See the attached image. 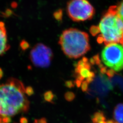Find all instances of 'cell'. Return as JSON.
<instances>
[{"instance_id":"ac0fdd59","label":"cell","mask_w":123,"mask_h":123,"mask_svg":"<svg viewBox=\"0 0 123 123\" xmlns=\"http://www.w3.org/2000/svg\"><path fill=\"white\" fill-rule=\"evenodd\" d=\"M33 123H48V122L45 118H42L41 119H36Z\"/></svg>"},{"instance_id":"6da1fadb","label":"cell","mask_w":123,"mask_h":123,"mask_svg":"<svg viewBox=\"0 0 123 123\" xmlns=\"http://www.w3.org/2000/svg\"><path fill=\"white\" fill-rule=\"evenodd\" d=\"M25 88L21 81L10 78L0 84V117H10L29 109V102L25 96Z\"/></svg>"},{"instance_id":"44dd1931","label":"cell","mask_w":123,"mask_h":123,"mask_svg":"<svg viewBox=\"0 0 123 123\" xmlns=\"http://www.w3.org/2000/svg\"><path fill=\"white\" fill-rule=\"evenodd\" d=\"M82 82V81L78 79H76L74 81L75 84L78 88H79L80 86H81Z\"/></svg>"},{"instance_id":"8992f818","label":"cell","mask_w":123,"mask_h":123,"mask_svg":"<svg viewBox=\"0 0 123 123\" xmlns=\"http://www.w3.org/2000/svg\"><path fill=\"white\" fill-rule=\"evenodd\" d=\"M53 52L50 48L44 44L39 43L31 50L30 59L37 67L46 68L50 65L53 60Z\"/></svg>"},{"instance_id":"d6986e66","label":"cell","mask_w":123,"mask_h":123,"mask_svg":"<svg viewBox=\"0 0 123 123\" xmlns=\"http://www.w3.org/2000/svg\"><path fill=\"white\" fill-rule=\"evenodd\" d=\"M13 14L12 11L10 9H7L5 12L4 15L6 17H9V16H11Z\"/></svg>"},{"instance_id":"2e32d148","label":"cell","mask_w":123,"mask_h":123,"mask_svg":"<svg viewBox=\"0 0 123 123\" xmlns=\"http://www.w3.org/2000/svg\"><path fill=\"white\" fill-rule=\"evenodd\" d=\"M20 47L23 50H25L29 47V44L26 41H22L20 43Z\"/></svg>"},{"instance_id":"ffe728a7","label":"cell","mask_w":123,"mask_h":123,"mask_svg":"<svg viewBox=\"0 0 123 123\" xmlns=\"http://www.w3.org/2000/svg\"><path fill=\"white\" fill-rule=\"evenodd\" d=\"M2 122L4 123H10L12 122V119L8 117H4L2 118Z\"/></svg>"},{"instance_id":"5b68a950","label":"cell","mask_w":123,"mask_h":123,"mask_svg":"<svg viewBox=\"0 0 123 123\" xmlns=\"http://www.w3.org/2000/svg\"><path fill=\"white\" fill-rule=\"evenodd\" d=\"M103 62L108 68L115 72L123 69V46L121 44L106 45L101 52Z\"/></svg>"},{"instance_id":"7a4b0ae2","label":"cell","mask_w":123,"mask_h":123,"mask_svg":"<svg viewBox=\"0 0 123 123\" xmlns=\"http://www.w3.org/2000/svg\"><path fill=\"white\" fill-rule=\"evenodd\" d=\"M97 27L99 43L123 46V22L117 13L116 6H110L104 14Z\"/></svg>"},{"instance_id":"9c48e42d","label":"cell","mask_w":123,"mask_h":123,"mask_svg":"<svg viewBox=\"0 0 123 123\" xmlns=\"http://www.w3.org/2000/svg\"><path fill=\"white\" fill-rule=\"evenodd\" d=\"M105 119L104 113L101 111L95 112L91 117V120L93 123H98L102 121H105Z\"/></svg>"},{"instance_id":"d4e9b609","label":"cell","mask_w":123,"mask_h":123,"mask_svg":"<svg viewBox=\"0 0 123 123\" xmlns=\"http://www.w3.org/2000/svg\"><path fill=\"white\" fill-rule=\"evenodd\" d=\"M3 123V122H2V118L0 117V123Z\"/></svg>"},{"instance_id":"277c9868","label":"cell","mask_w":123,"mask_h":123,"mask_svg":"<svg viewBox=\"0 0 123 123\" xmlns=\"http://www.w3.org/2000/svg\"><path fill=\"white\" fill-rule=\"evenodd\" d=\"M67 12L73 21L81 22L92 19L95 10L88 0H70L67 4Z\"/></svg>"},{"instance_id":"52a82bcc","label":"cell","mask_w":123,"mask_h":123,"mask_svg":"<svg viewBox=\"0 0 123 123\" xmlns=\"http://www.w3.org/2000/svg\"><path fill=\"white\" fill-rule=\"evenodd\" d=\"M10 49L4 22H0V56L3 55Z\"/></svg>"},{"instance_id":"7c38bea8","label":"cell","mask_w":123,"mask_h":123,"mask_svg":"<svg viewBox=\"0 0 123 123\" xmlns=\"http://www.w3.org/2000/svg\"><path fill=\"white\" fill-rule=\"evenodd\" d=\"M75 94L72 92L68 91L64 94V98L68 102L73 101L75 98Z\"/></svg>"},{"instance_id":"9a60e30c","label":"cell","mask_w":123,"mask_h":123,"mask_svg":"<svg viewBox=\"0 0 123 123\" xmlns=\"http://www.w3.org/2000/svg\"><path fill=\"white\" fill-rule=\"evenodd\" d=\"M75 85V84L74 81H73L72 80H68V81H66L65 82V86L66 87L69 88H74Z\"/></svg>"},{"instance_id":"e0dca14e","label":"cell","mask_w":123,"mask_h":123,"mask_svg":"<svg viewBox=\"0 0 123 123\" xmlns=\"http://www.w3.org/2000/svg\"><path fill=\"white\" fill-rule=\"evenodd\" d=\"M115 72L114 70L111 69H109L107 71L106 74L107 75L108 77L109 78H112L114 76V74H115Z\"/></svg>"},{"instance_id":"ba28073f","label":"cell","mask_w":123,"mask_h":123,"mask_svg":"<svg viewBox=\"0 0 123 123\" xmlns=\"http://www.w3.org/2000/svg\"><path fill=\"white\" fill-rule=\"evenodd\" d=\"M113 116L116 122L123 123V103L119 104L115 106Z\"/></svg>"},{"instance_id":"5bb4252c","label":"cell","mask_w":123,"mask_h":123,"mask_svg":"<svg viewBox=\"0 0 123 123\" xmlns=\"http://www.w3.org/2000/svg\"><path fill=\"white\" fill-rule=\"evenodd\" d=\"M88 82L85 80L82 82L81 85V89L83 92H86L88 90Z\"/></svg>"},{"instance_id":"7402d4cb","label":"cell","mask_w":123,"mask_h":123,"mask_svg":"<svg viewBox=\"0 0 123 123\" xmlns=\"http://www.w3.org/2000/svg\"><path fill=\"white\" fill-rule=\"evenodd\" d=\"M20 123H28V119L25 117H22L20 119Z\"/></svg>"},{"instance_id":"484cf974","label":"cell","mask_w":123,"mask_h":123,"mask_svg":"<svg viewBox=\"0 0 123 123\" xmlns=\"http://www.w3.org/2000/svg\"></svg>"},{"instance_id":"3957f363","label":"cell","mask_w":123,"mask_h":123,"mask_svg":"<svg viewBox=\"0 0 123 123\" xmlns=\"http://www.w3.org/2000/svg\"><path fill=\"white\" fill-rule=\"evenodd\" d=\"M59 44L64 54L70 58L81 57L90 49L88 33L73 28L63 31Z\"/></svg>"},{"instance_id":"cb8c5ba5","label":"cell","mask_w":123,"mask_h":123,"mask_svg":"<svg viewBox=\"0 0 123 123\" xmlns=\"http://www.w3.org/2000/svg\"><path fill=\"white\" fill-rule=\"evenodd\" d=\"M106 123H115V121H114L113 120L110 119V120H108L106 122Z\"/></svg>"},{"instance_id":"8fae6325","label":"cell","mask_w":123,"mask_h":123,"mask_svg":"<svg viewBox=\"0 0 123 123\" xmlns=\"http://www.w3.org/2000/svg\"><path fill=\"white\" fill-rule=\"evenodd\" d=\"M117 12L119 17L123 22V0H122L118 6H116Z\"/></svg>"},{"instance_id":"30bf717a","label":"cell","mask_w":123,"mask_h":123,"mask_svg":"<svg viewBox=\"0 0 123 123\" xmlns=\"http://www.w3.org/2000/svg\"><path fill=\"white\" fill-rule=\"evenodd\" d=\"M55 95L52 91L49 90L44 92L43 98L44 100L47 102L53 103Z\"/></svg>"},{"instance_id":"603a6c76","label":"cell","mask_w":123,"mask_h":123,"mask_svg":"<svg viewBox=\"0 0 123 123\" xmlns=\"http://www.w3.org/2000/svg\"><path fill=\"white\" fill-rule=\"evenodd\" d=\"M3 71L2 69L0 68V79H1L3 76Z\"/></svg>"},{"instance_id":"4fadbf2b","label":"cell","mask_w":123,"mask_h":123,"mask_svg":"<svg viewBox=\"0 0 123 123\" xmlns=\"http://www.w3.org/2000/svg\"><path fill=\"white\" fill-rule=\"evenodd\" d=\"M25 93L28 96H31L34 93V91L31 86H28L25 88Z\"/></svg>"}]
</instances>
